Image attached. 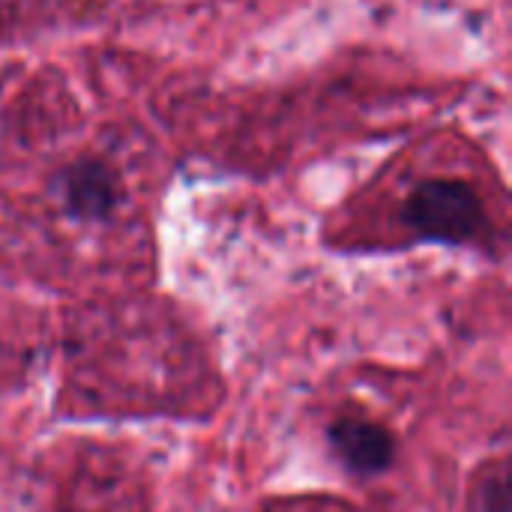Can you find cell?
<instances>
[{
  "label": "cell",
  "instance_id": "6da1fadb",
  "mask_svg": "<svg viewBox=\"0 0 512 512\" xmlns=\"http://www.w3.org/2000/svg\"><path fill=\"white\" fill-rule=\"evenodd\" d=\"M402 222L414 237L447 246H468L486 234L483 201L459 177L420 180L402 204Z\"/></svg>",
  "mask_w": 512,
  "mask_h": 512
},
{
  "label": "cell",
  "instance_id": "7a4b0ae2",
  "mask_svg": "<svg viewBox=\"0 0 512 512\" xmlns=\"http://www.w3.org/2000/svg\"><path fill=\"white\" fill-rule=\"evenodd\" d=\"M51 192L57 207L81 225H102L123 204V180L99 156H81L63 165L51 180Z\"/></svg>",
  "mask_w": 512,
  "mask_h": 512
},
{
  "label": "cell",
  "instance_id": "3957f363",
  "mask_svg": "<svg viewBox=\"0 0 512 512\" xmlns=\"http://www.w3.org/2000/svg\"><path fill=\"white\" fill-rule=\"evenodd\" d=\"M327 441L339 462L363 477H375L393 468L396 462V438L387 426L363 417H339L327 429Z\"/></svg>",
  "mask_w": 512,
  "mask_h": 512
},
{
  "label": "cell",
  "instance_id": "277c9868",
  "mask_svg": "<svg viewBox=\"0 0 512 512\" xmlns=\"http://www.w3.org/2000/svg\"><path fill=\"white\" fill-rule=\"evenodd\" d=\"M474 512H507V468L498 462L489 468V480H483L471 501Z\"/></svg>",
  "mask_w": 512,
  "mask_h": 512
}]
</instances>
